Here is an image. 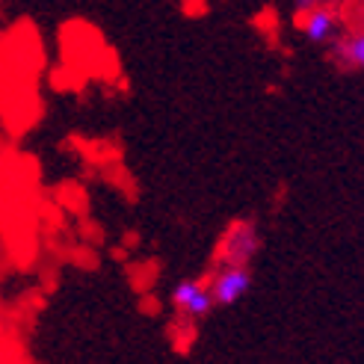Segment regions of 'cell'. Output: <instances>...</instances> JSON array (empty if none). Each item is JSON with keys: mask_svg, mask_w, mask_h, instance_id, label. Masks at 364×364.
<instances>
[{"mask_svg": "<svg viewBox=\"0 0 364 364\" xmlns=\"http://www.w3.org/2000/svg\"><path fill=\"white\" fill-rule=\"evenodd\" d=\"M252 287V272L249 267H234V264H223V269L213 276L210 282V296L213 305H234L240 302Z\"/></svg>", "mask_w": 364, "mask_h": 364, "instance_id": "cell-1", "label": "cell"}, {"mask_svg": "<svg viewBox=\"0 0 364 364\" xmlns=\"http://www.w3.org/2000/svg\"><path fill=\"white\" fill-rule=\"evenodd\" d=\"M258 249H261V237H258V231H255V225L240 223L225 234V240L220 246V258H223V264L249 267V261L258 255Z\"/></svg>", "mask_w": 364, "mask_h": 364, "instance_id": "cell-2", "label": "cell"}, {"mask_svg": "<svg viewBox=\"0 0 364 364\" xmlns=\"http://www.w3.org/2000/svg\"><path fill=\"white\" fill-rule=\"evenodd\" d=\"M172 305L184 317L202 320V317H208L213 311V296H210L208 284L196 282V279H184V282H178L175 290H172Z\"/></svg>", "mask_w": 364, "mask_h": 364, "instance_id": "cell-3", "label": "cell"}, {"mask_svg": "<svg viewBox=\"0 0 364 364\" xmlns=\"http://www.w3.org/2000/svg\"><path fill=\"white\" fill-rule=\"evenodd\" d=\"M341 30V18L332 6H314L308 12H299V33L305 36L311 45H329L335 42V36Z\"/></svg>", "mask_w": 364, "mask_h": 364, "instance_id": "cell-4", "label": "cell"}, {"mask_svg": "<svg viewBox=\"0 0 364 364\" xmlns=\"http://www.w3.org/2000/svg\"><path fill=\"white\" fill-rule=\"evenodd\" d=\"M338 50V60L350 68H358L364 71V33H355V36H347L343 42L335 45Z\"/></svg>", "mask_w": 364, "mask_h": 364, "instance_id": "cell-5", "label": "cell"}, {"mask_svg": "<svg viewBox=\"0 0 364 364\" xmlns=\"http://www.w3.org/2000/svg\"><path fill=\"white\" fill-rule=\"evenodd\" d=\"M320 4H329V0H294V6H296V12H308V9H314V6H320Z\"/></svg>", "mask_w": 364, "mask_h": 364, "instance_id": "cell-6", "label": "cell"}]
</instances>
